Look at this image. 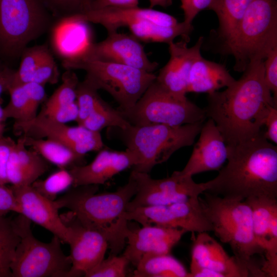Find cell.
Wrapping results in <instances>:
<instances>
[{"label": "cell", "mask_w": 277, "mask_h": 277, "mask_svg": "<svg viewBox=\"0 0 277 277\" xmlns=\"http://www.w3.org/2000/svg\"><path fill=\"white\" fill-rule=\"evenodd\" d=\"M203 124V122L177 126L131 125L126 129L118 128L123 143L138 159L132 170L149 173L155 165L167 161L177 150L191 146Z\"/></svg>", "instance_id": "8992f818"}, {"label": "cell", "mask_w": 277, "mask_h": 277, "mask_svg": "<svg viewBox=\"0 0 277 277\" xmlns=\"http://www.w3.org/2000/svg\"><path fill=\"white\" fill-rule=\"evenodd\" d=\"M103 41L90 44L78 58L69 60H99L123 64L153 72L159 64L151 61L140 41L131 34L107 33Z\"/></svg>", "instance_id": "9a60e30c"}, {"label": "cell", "mask_w": 277, "mask_h": 277, "mask_svg": "<svg viewBox=\"0 0 277 277\" xmlns=\"http://www.w3.org/2000/svg\"><path fill=\"white\" fill-rule=\"evenodd\" d=\"M8 91L10 94V101L3 108L4 120L12 118L14 123L27 121L28 100L23 85H12Z\"/></svg>", "instance_id": "836d02e7"}, {"label": "cell", "mask_w": 277, "mask_h": 277, "mask_svg": "<svg viewBox=\"0 0 277 277\" xmlns=\"http://www.w3.org/2000/svg\"><path fill=\"white\" fill-rule=\"evenodd\" d=\"M19 205L20 213L68 244L70 232L64 224L55 201L44 196L31 185H12L10 187Z\"/></svg>", "instance_id": "e0dca14e"}, {"label": "cell", "mask_w": 277, "mask_h": 277, "mask_svg": "<svg viewBox=\"0 0 277 277\" xmlns=\"http://www.w3.org/2000/svg\"><path fill=\"white\" fill-rule=\"evenodd\" d=\"M194 266L209 269L222 277L249 276L234 257L230 256L207 232L197 233L193 239L190 267Z\"/></svg>", "instance_id": "603a6c76"}, {"label": "cell", "mask_w": 277, "mask_h": 277, "mask_svg": "<svg viewBox=\"0 0 277 277\" xmlns=\"http://www.w3.org/2000/svg\"><path fill=\"white\" fill-rule=\"evenodd\" d=\"M1 69H2L0 68V70H1Z\"/></svg>", "instance_id": "db71d44e"}, {"label": "cell", "mask_w": 277, "mask_h": 277, "mask_svg": "<svg viewBox=\"0 0 277 277\" xmlns=\"http://www.w3.org/2000/svg\"><path fill=\"white\" fill-rule=\"evenodd\" d=\"M86 22L69 15L63 19L55 29L54 43L58 52L66 58L72 60L80 57L87 49L83 26Z\"/></svg>", "instance_id": "d4e9b609"}, {"label": "cell", "mask_w": 277, "mask_h": 277, "mask_svg": "<svg viewBox=\"0 0 277 277\" xmlns=\"http://www.w3.org/2000/svg\"><path fill=\"white\" fill-rule=\"evenodd\" d=\"M43 0H0V43L6 51H19L37 32L45 15Z\"/></svg>", "instance_id": "8fae6325"}, {"label": "cell", "mask_w": 277, "mask_h": 277, "mask_svg": "<svg viewBox=\"0 0 277 277\" xmlns=\"http://www.w3.org/2000/svg\"><path fill=\"white\" fill-rule=\"evenodd\" d=\"M25 145L36 151L45 160L64 168L82 159L64 144L52 139L22 136Z\"/></svg>", "instance_id": "f1b7e54d"}, {"label": "cell", "mask_w": 277, "mask_h": 277, "mask_svg": "<svg viewBox=\"0 0 277 277\" xmlns=\"http://www.w3.org/2000/svg\"><path fill=\"white\" fill-rule=\"evenodd\" d=\"M131 34L140 41L162 43L168 44L177 37L189 42V35L193 30L192 24L184 22L174 26L159 25L148 21L131 23L127 26Z\"/></svg>", "instance_id": "484cf974"}, {"label": "cell", "mask_w": 277, "mask_h": 277, "mask_svg": "<svg viewBox=\"0 0 277 277\" xmlns=\"http://www.w3.org/2000/svg\"><path fill=\"white\" fill-rule=\"evenodd\" d=\"M138 163L136 154L128 148L124 151L103 148L89 164L74 165L69 170L73 180L72 186L104 184L115 175Z\"/></svg>", "instance_id": "d6986e66"}, {"label": "cell", "mask_w": 277, "mask_h": 277, "mask_svg": "<svg viewBox=\"0 0 277 277\" xmlns=\"http://www.w3.org/2000/svg\"><path fill=\"white\" fill-rule=\"evenodd\" d=\"M16 142L10 137L0 138V184L8 182L6 175V166L10 154Z\"/></svg>", "instance_id": "bcb514c9"}, {"label": "cell", "mask_w": 277, "mask_h": 277, "mask_svg": "<svg viewBox=\"0 0 277 277\" xmlns=\"http://www.w3.org/2000/svg\"><path fill=\"white\" fill-rule=\"evenodd\" d=\"M266 130L263 132L264 137L274 144H277V106L270 109L265 121Z\"/></svg>", "instance_id": "7dc6e473"}, {"label": "cell", "mask_w": 277, "mask_h": 277, "mask_svg": "<svg viewBox=\"0 0 277 277\" xmlns=\"http://www.w3.org/2000/svg\"><path fill=\"white\" fill-rule=\"evenodd\" d=\"M126 218L142 226L180 228L197 233L212 231L199 197L169 205L136 208L127 211Z\"/></svg>", "instance_id": "7c38bea8"}, {"label": "cell", "mask_w": 277, "mask_h": 277, "mask_svg": "<svg viewBox=\"0 0 277 277\" xmlns=\"http://www.w3.org/2000/svg\"><path fill=\"white\" fill-rule=\"evenodd\" d=\"M14 149L24 185H31L48 170L46 160L34 150L27 149L22 137L16 142Z\"/></svg>", "instance_id": "4dcf8cb0"}, {"label": "cell", "mask_w": 277, "mask_h": 277, "mask_svg": "<svg viewBox=\"0 0 277 277\" xmlns=\"http://www.w3.org/2000/svg\"><path fill=\"white\" fill-rule=\"evenodd\" d=\"M138 3L139 0H94L90 10L108 7L132 8L138 6Z\"/></svg>", "instance_id": "c3c4849f"}, {"label": "cell", "mask_w": 277, "mask_h": 277, "mask_svg": "<svg viewBox=\"0 0 277 277\" xmlns=\"http://www.w3.org/2000/svg\"><path fill=\"white\" fill-rule=\"evenodd\" d=\"M11 211L19 214V205L11 188L0 184V216Z\"/></svg>", "instance_id": "f6af8a7d"}, {"label": "cell", "mask_w": 277, "mask_h": 277, "mask_svg": "<svg viewBox=\"0 0 277 277\" xmlns=\"http://www.w3.org/2000/svg\"><path fill=\"white\" fill-rule=\"evenodd\" d=\"M264 61H251L240 79L208 95L206 116L214 122L227 145L260 134L270 109L277 106L265 82Z\"/></svg>", "instance_id": "6da1fadb"}, {"label": "cell", "mask_w": 277, "mask_h": 277, "mask_svg": "<svg viewBox=\"0 0 277 277\" xmlns=\"http://www.w3.org/2000/svg\"><path fill=\"white\" fill-rule=\"evenodd\" d=\"M245 201L251 209L255 241L265 259L262 270L266 276H277V198L252 197Z\"/></svg>", "instance_id": "2e32d148"}, {"label": "cell", "mask_w": 277, "mask_h": 277, "mask_svg": "<svg viewBox=\"0 0 277 277\" xmlns=\"http://www.w3.org/2000/svg\"><path fill=\"white\" fill-rule=\"evenodd\" d=\"M83 22H91L103 26L107 33L117 31L123 27L142 21H148L159 25L171 27L177 25V19L169 14L153 8L108 7L91 9L82 13L72 15Z\"/></svg>", "instance_id": "7402d4cb"}, {"label": "cell", "mask_w": 277, "mask_h": 277, "mask_svg": "<svg viewBox=\"0 0 277 277\" xmlns=\"http://www.w3.org/2000/svg\"><path fill=\"white\" fill-rule=\"evenodd\" d=\"M4 125L3 123H0V138L3 137V134L4 131Z\"/></svg>", "instance_id": "f5cc1de1"}, {"label": "cell", "mask_w": 277, "mask_h": 277, "mask_svg": "<svg viewBox=\"0 0 277 277\" xmlns=\"http://www.w3.org/2000/svg\"><path fill=\"white\" fill-rule=\"evenodd\" d=\"M235 80L224 65L207 60L201 55L191 67L187 93L211 94L230 86Z\"/></svg>", "instance_id": "cb8c5ba5"}, {"label": "cell", "mask_w": 277, "mask_h": 277, "mask_svg": "<svg viewBox=\"0 0 277 277\" xmlns=\"http://www.w3.org/2000/svg\"><path fill=\"white\" fill-rule=\"evenodd\" d=\"M78 107L75 102L54 107L41 112L49 118L63 124L75 121L78 116Z\"/></svg>", "instance_id": "7bdbcfd3"}, {"label": "cell", "mask_w": 277, "mask_h": 277, "mask_svg": "<svg viewBox=\"0 0 277 277\" xmlns=\"http://www.w3.org/2000/svg\"><path fill=\"white\" fill-rule=\"evenodd\" d=\"M98 90L85 79L79 82L76 90V103L78 107V116L75 120L80 125L91 113L100 96Z\"/></svg>", "instance_id": "8d00e7d4"}, {"label": "cell", "mask_w": 277, "mask_h": 277, "mask_svg": "<svg viewBox=\"0 0 277 277\" xmlns=\"http://www.w3.org/2000/svg\"><path fill=\"white\" fill-rule=\"evenodd\" d=\"M220 52L232 55L233 69L243 72L249 63L264 60L277 46V0H253Z\"/></svg>", "instance_id": "5b68a950"}, {"label": "cell", "mask_w": 277, "mask_h": 277, "mask_svg": "<svg viewBox=\"0 0 277 277\" xmlns=\"http://www.w3.org/2000/svg\"><path fill=\"white\" fill-rule=\"evenodd\" d=\"M58 76L59 72L56 63L48 52L35 69L31 82L44 86L47 83L53 84L57 82Z\"/></svg>", "instance_id": "f35d334b"}, {"label": "cell", "mask_w": 277, "mask_h": 277, "mask_svg": "<svg viewBox=\"0 0 277 277\" xmlns=\"http://www.w3.org/2000/svg\"><path fill=\"white\" fill-rule=\"evenodd\" d=\"M12 222L21 240L10 265L12 277H68L71 260L58 237L53 235L49 243L38 240L32 233L31 221L21 214Z\"/></svg>", "instance_id": "52a82bcc"}, {"label": "cell", "mask_w": 277, "mask_h": 277, "mask_svg": "<svg viewBox=\"0 0 277 277\" xmlns=\"http://www.w3.org/2000/svg\"><path fill=\"white\" fill-rule=\"evenodd\" d=\"M203 40V37L200 36L191 47H188L189 42L183 39L169 43L170 58L156 75V82L170 93L186 97L190 72L194 62L201 55Z\"/></svg>", "instance_id": "ffe728a7"}, {"label": "cell", "mask_w": 277, "mask_h": 277, "mask_svg": "<svg viewBox=\"0 0 277 277\" xmlns=\"http://www.w3.org/2000/svg\"><path fill=\"white\" fill-rule=\"evenodd\" d=\"M131 125L143 126L165 124L177 126L204 122V109L187 97L175 95L163 88L155 80L131 108L119 110Z\"/></svg>", "instance_id": "9c48e42d"}, {"label": "cell", "mask_w": 277, "mask_h": 277, "mask_svg": "<svg viewBox=\"0 0 277 277\" xmlns=\"http://www.w3.org/2000/svg\"><path fill=\"white\" fill-rule=\"evenodd\" d=\"M48 51L44 47H35L23 54L18 70L15 72L12 84H24L30 82L39 63Z\"/></svg>", "instance_id": "d590c367"}, {"label": "cell", "mask_w": 277, "mask_h": 277, "mask_svg": "<svg viewBox=\"0 0 277 277\" xmlns=\"http://www.w3.org/2000/svg\"><path fill=\"white\" fill-rule=\"evenodd\" d=\"M14 130L23 136L50 138L68 147L81 159L88 152L99 151L104 144L100 132L84 127H70L54 121L41 112L32 120L14 123Z\"/></svg>", "instance_id": "4fadbf2b"}, {"label": "cell", "mask_w": 277, "mask_h": 277, "mask_svg": "<svg viewBox=\"0 0 277 277\" xmlns=\"http://www.w3.org/2000/svg\"><path fill=\"white\" fill-rule=\"evenodd\" d=\"M5 121L3 114V108H2L0 104V123H3Z\"/></svg>", "instance_id": "816d5d0a"}, {"label": "cell", "mask_w": 277, "mask_h": 277, "mask_svg": "<svg viewBox=\"0 0 277 277\" xmlns=\"http://www.w3.org/2000/svg\"><path fill=\"white\" fill-rule=\"evenodd\" d=\"M131 125L116 110L101 97L96 102L91 113L78 126L96 132L105 127H112L124 129Z\"/></svg>", "instance_id": "f546056e"}, {"label": "cell", "mask_w": 277, "mask_h": 277, "mask_svg": "<svg viewBox=\"0 0 277 277\" xmlns=\"http://www.w3.org/2000/svg\"><path fill=\"white\" fill-rule=\"evenodd\" d=\"M15 71L8 68L0 70V97L2 93L6 91L12 85Z\"/></svg>", "instance_id": "681fc988"}, {"label": "cell", "mask_w": 277, "mask_h": 277, "mask_svg": "<svg viewBox=\"0 0 277 277\" xmlns=\"http://www.w3.org/2000/svg\"><path fill=\"white\" fill-rule=\"evenodd\" d=\"M136 192L129 202L127 211L141 207L166 205L197 197L205 191L203 183H196L192 176L175 171L168 177L152 179L149 173L132 170Z\"/></svg>", "instance_id": "30bf717a"}, {"label": "cell", "mask_w": 277, "mask_h": 277, "mask_svg": "<svg viewBox=\"0 0 277 277\" xmlns=\"http://www.w3.org/2000/svg\"><path fill=\"white\" fill-rule=\"evenodd\" d=\"M253 0H211L207 9L215 12L219 21L217 34L222 41L233 32Z\"/></svg>", "instance_id": "83f0119b"}, {"label": "cell", "mask_w": 277, "mask_h": 277, "mask_svg": "<svg viewBox=\"0 0 277 277\" xmlns=\"http://www.w3.org/2000/svg\"><path fill=\"white\" fill-rule=\"evenodd\" d=\"M135 267V277H190L182 263L170 253L146 254Z\"/></svg>", "instance_id": "4316f807"}, {"label": "cell", "mask_w": 277, "mask_h": 277, "mask_svg": "<svg viewBox=\"0 0 277 277\" xmlns=\"http://www.w3.org/2000/svg\"><path fill=\"white\" fill-rule=\"evenodd\" d=\"M227 148L228 163L215 178L203 183L205 192L239 200L277 198V147L263 132Z\"/></svg>", "instance_id": "7a4b0ae2"}, {"label": "cell", "mask_w": 277, "mask_h": 277, "mask_svg": "<svg viewBox=\"0 0 277 277\" xmlns=\"http://www.w3.org/2000/svg\"><path fill=\"white\" fill-rule=\"evenodd\" d=\"M203 193L204 197L199 199L212 231L222 242L230 245L233 256L249 276L266 277L255 257L264 253L254 238L248 204L245 200Z\"/></svg>", "instance_id": "277c9868"}, {"label": "cell", "mask_w": 277, "mask_h": 277, "mask_svg": "<svg viewBox=\"0 0 277 277\" xmlns=\"http://www.w3.org/2000/svg\"><path fill=\"white\" fill-rule=\"evenodd\" d=\"M64 66L69 70L86 71L85 79L98 90L110 94L120 110L133 107L156 77L153 72L99 60H65Z\"/></svg>", "instance_id": "ba28073f"}, {"label": "cell", "mask_w": 277, "mask_h": 277, "mask_svg": "<svg viewBox=\"0 0 277 277\" xmlns=\"http://www.w3.org/2000/svg\"><path fill=\"white\" fill-rule=\"evenodd\" d=\"M60 216L70 232L72 266L68 277L85 276L104 259L108 242L98 231L83 225L73 212Z\"/></svg>", "instance_id": "5bb4252c"}, {"label": "cell", "mask_w": 277, "mask_h": 277, "mask_svg": "<svg viewBox=\"0 0 277 277\" xmlns=\"http://www.w3.org/2000/svg\"><path fill=\"white\" fill-rule=\"evenodd\" d=\"M62 80V84L47 100L42 110H48L76 102V90L80 82L77 75L69 70L63 75Z\"/></svg>", "instance_id": "e575fe53"}, {"label": "cell", "mask_w": 277, "mask_h": 277, "mask_svg": "<svg viewBox=\"0 0 277 277\" xmlns=\"http://www.w3.org/2000/svg\"><path fill=\"white\" fill-rule=\"evenodd\" d=\"M200 136L194 146L186 165L179 172L193 175L212 170H219L227 159L225 140L214 122L211 118L203 123Z\"/></svg>", "instance_id": "44dd1931"}, {"label": "cell", "mask_w": 277, "mask_h": 277, "mask_svg": "<svg viewBox=\"0 0 277 277\" xmlns=\"http://www.w3.org/2000/svg\"><path fill=\"white\" fill-rule=\"evenodd\" d=\"M181 8L184 12V19L186 24H192V23L202 10L209 6L211 0H180Z\"/></svg>", "instance_id": "ee69618b"}, {"label": "cell", "mask_w": 277, "mask_h": 277, "mask_svg": "<svg viewBox=\"0 0 277 277\" xmlns=\"http://www.w3.org/2000/svg\"><path fill=\"white\" fill-rule=\"evenodd\" d=\"M129 263L128 260L123 254L120 256L110 254L84 276L124 277L126 276V268Z\"/></svg>", "instance_id": "74e56055"}, {"label": "cell", "mask_w": 277, "mask_h": 277, "mask_svg": "<svg viewBox=\"0 0 277 277\" xmlns=\"http://www.w3.org/2000/svg\"><path fill=\"white\" fill-rule=\"evenodd\" d=\"M72 182L69 170L61 168L43 180H36L31 185L44 196L54 201L57 194L66 190Z\"/></svg>", "instance_id": "d6a6232c"}, {"label": "cell", "mask_w": 277, "mask_h": 277, "mask_svg": "<svg viewBox=\"0 0 277 277\" xmlns=\"http://www.w3.org/2000/svg\"><path fill=\"white\" fill-rule=\"evenodd\" d=\"M44 4L53 9L70 13L80 14L90 10L94 0H43Z\"/></svg>", "instance_id": "b9f144b4"}, {"label": "cell", "mask_w": 277, "mask_h": 277, "mask_svg": "<svg viewBox=\"0 0 277 277\" xmlns=\"http://www.w3.org/2000/svg\"><path fill=\"white\" fill-rule=\"evenodd\" d=\"M264 80L274 99L277 101V46L271 49L264 61Z\"/></svg>", "instance_id": "ab89813d"}, {"label": "cell", "mask_w": 277, "mask_h": 277, "mask_svg": "<svg viewBox=\"0 0 277 277\" xmlns=\"http://www.w3.org/2000/svg\"><path fill=\"white\" fill-rule=\"evenodd\" d=\"M98 189L97 185L73 187L54 201L59 209L68 208L83 225L101 233L110 254L118 255L126 243L129 226L126 213L136 192V183L130 174L127 183L115 191L97 193Z\"/></svg>", "instance_id": "3957f363"}, {"label": "cell", "mask_w": 277, "mask_h": 277, "mask_svg": "<svg viewBox=\"0 0 277 277\" xmlns=\"http://www.w3.org/2000/svg\"><path fill=\"white\" fill-rule=\"evenodd\" d=\"M149 2L150 8L157 6L166 8L172 4V0H149Z\"/></svg>", "instance_id": "f907efd6"}, {"label": "cell", "mask_w": 277, "mask_h": 277, "mask_svg": "<svg viewBox=\"0 0 277 277\" xmlns=\"http://www.w3.org/2000/svg\"><path fill=\"white\" fill-rule=\"evenodd\" d=\"M23 85L28 96L27 121H29L36 116L38 107L45 98V90L44 85L34 82H31Z\"/></svg>", "instance_id": "60d3db41"}, {"label": "cell", "mask_w": 277, "mask_h": 277, "mask_svg": "<svg viewBox=\"0 0 277 277\" xmlns=\"http://www.w3.org/2000/svg\"><path fill=\"white\" fill-rule=\"evenodd\" d=\"M127 233V245L123 253L129 263L136 266L148 254H169L173 247L187 232L184 229L161 226H142Z\"/></svg>", "instance_id": "ac0fdd59"}, {"label": "cell", "mask_w": 277, "mask_h": 277, "mask_svg": "<svg viewBox=\"0 0 277 277\" xmlns=\"http://www.w3.org/2000/svg\"><path fill=\"white\" fill-rule=\"evenodd\" d=\"M20 240L12 219L0 216V277H12L10 265Z\"/></svg>", "instance_id": "1f68e13d"}]
</instances>
